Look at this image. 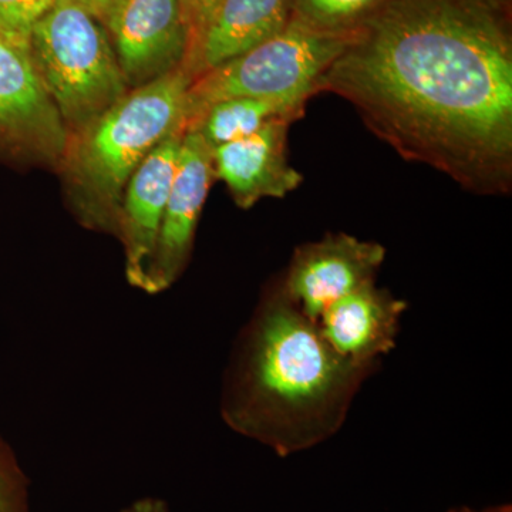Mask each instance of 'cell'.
<instances>
[{
    "instance_id": "obj_1",
    "label": "cell",
    "mask_w": 512,
    "mask_h": 512,
    "mask_svg": "<svg viewBox=\"0 0 512 512\" xmlns=\"http://www.w3.org/2000/svg\"><path fill=\"white\" fill-rule=\"evenodd\" d=\"M507 0H389L326 70L407 161L464 190L512 188V37Z\"/></svg>"
},
{
    "instance_id": "obj_2",
    "label": "cell",
    "mask_w": 512,
    "mask_h": 512,
    "mask_svg": "<svg viewBox=\"0 0 512 512\" xmlns=\"http://www.w3.org/2000/svg\"><path fill=\"white\" fill-rule=\"evenodd\" d=\"M373 367L339 356L276 282L235 340L221 416L235 433L282 456L305 450L345 423Z\"/></svg>"
},
{
    "instance_id": "obj_3",
    "label": "cell",
    "mask_w": 512,
    "mask_h": 512,
    "mask_svg": "<svg viewBox=\"0 0 512 512\" xmlns=\"http://www.w3.org/2000/svg\"><path fill=\"white\" fill-rule=\"evenodd\" d=\"M192 80L183 69L128 90L100 117L69 137L60 170L70 207L83 227L119 234L128 180L168 136L185 133Z\"/></svg>"
},
{
    "instance_id": "obj_4",
    "label": "cell",
    "mask_w": 512,
    "mask_h": 512,
    "mask_svg": "<svg viewBox=\"0 0 512 512\" xmlns=\"http://www.w3.org/2000/svg\"><path fill=\"white\" fill-rule=\"evenodd\" d=\"M29 46L69 137L128 93L106 28L76 0H56L33 28Z\"/></svg>"
},
{
    "instance_id": "obj_5",
    "label": "cell",
    "mask_w": 512,
    "mask_h": 512,
    "mask_svg": "<svg viewBox=\"0 0 512 512\" xmlns=\"http://www.w3.org/2000/svg\"><path fill=\"white\" fill-rule=\"evenodd\" d=\"M355 36L322 32L291 19L278 35L192 80L185 101V130L211 104L235 97L305 107L319 93L323 74Z\"/></svg>"
},
{
    "instance_id": "obj_6",
    "label": "cell",
    "mask_w": 512,
    "mask_h": 512,
    "mask_svg": "<svg viewBox=\"0 0 512 512\" xmlns=\"http://www.w3.org/2000/svg\"><path fill=\"white\" fill-rule=\"evenodd\" d=\"M69 133L47 94L30 46L0 33V148L60 167Z\"/></svg>"
},
{
    "instance_id": "obj_7",
    "label": "cell",
    "mask_w": 512,
    "mask_h": 512,
    "mask_svg": "<svg viewBox=\"0 0 512 512\" xmlns=\"http://www.w3.org/2000/svg\"><path fill=\"white\" fill-rule=\"evenodd\" d=\"M103 25L128 90L183 69L191 35L180 0H120Z\"/></svg>"
},
{
    "instance_id": "obj_8",
    "label": "cell",
    "mask_w": 512,
    "mask_h": 512,
    "mask_svg": "<svg viewBox=\"0 0 512 512\" xmlns=\"http://www.w3.org/2000/svg\"><path fill=\"white\" fill-rule=\"evenodd\" d=\"M384 258L386 249L377 242L329 234L296 248L279 282L293 305L316 323L340 298L375 282Z\"/></svg>"
},
{
    "instance_id": "obj_9",
    "label": "cell",
    "mask_w": 512,
    "mask_h": 512,
    "mask_svg": "<svg viewBox=\"0 0 512 512\" xmlns=\"http://www.w3.org/2000/svg\"><path fill=\"white\" fill-rule=\"evenodd\" d=\"M214 180L211 148L200 134L185 131L144 292L156 295L167 291L183 275L190 262L202 208Z\"/></svg>"
},
{
    "instance_id": "obj_10",
    "label": "cell",
    "mask_w": 512,
    "mask_h": 512,
    "mask_svg": "<svg viewBox=\"0 0 512 512\" xmlns=\"http://www.w3.org/2000/svg\"><path fill=\"white\" fill-rule=\"evenodd\" d=\"M185 133L164 138L134 171L121 200L119 234L128 284L144 291Z\"/></svg>"
},
{
    "instance_id": "obj_11",
    "label": "cell",
    "mask_w": 512,
    "mask_h": 512,
    "mask_svg": "<svg viewBox=\"0 0 512 512\" xmlns=\"http://www.w3.org/2000/svg\"><path fill=\"white\" fill-rule=\"evenodd\" d=\"M293 121H269L251 136L211 150L215 180L227 185L232 200L242 210L265 198H284L303 183V175L288 158Z\"/></svg>"
},
{
    "instance_id": "obj_12",
    "label": "cell",
    "mask_w": 512,
    "mask_h": 512,
    "mask_svg": "<svg viewBox=\"0 0 512 512\" xmlns=\"http://www.w3.org/2000/svg\"><path fill=\"white\" fill-rule=\"evenodd\" d=\"M406 302L375 282L330 305L316 322L320 335L343 359L375 366L377 357L394 348Z\"/></svg>"
},
{
    "instance_id": "obj_13",
    "label": "cell",
    "mask_w": 512,
    "mask_h": 512,
    "mask_svg": "<svg viewBox=\"0 0 512 512\" xmlns=\"http://www.w3.org/2000/svg\"><path fill=\"white\" fill-rule=\"evenodd\" d=\"M292 19V0H221L195 37L183 70L191 80L278 35Z\"/></svg>"
},
{
    "instance_id": "obj_14",
    "label": "cell",
    "mask_w": 512,
    "mask_h": 512,
    "mask_svg": "<svg viewBox=\"0 0 512 512\" xmlns=\"http://www.w3.org/2000/svg\"><path fill=\"white\" fill-rule=\"evenodd\" d=\"M305 107L284 101L235 97L218 101L207 107L200 116L188 124L187 130L200 134L211 150L241 140L261 130L276 119L299 120Z\"/></svg>"
},
{
    "instance_id": "obj_15",
    "label": "cell",
    "mask_w": 512,
    "mask_h": 512,
    "mask_svg": "<svg viewBox=\"0 0 512 512\" xmlns=\"http://www.w3.org/2000/svg\"><path fill=\"white\" fill-rule=\"evenodd\" d=\"M389 0H292V19L322 32L356 35Z\"/></svg>"
},
{
    "instance_id": "obj_16",
    "label": "cell",
    "mask_w": 512,
    "mask_h": 512,
    "mask_svg": "<svg viewBox=\"0 0 512 512\" xmlns=\"http://www.w3.org/2000/svg\"><path fill=\"white\" fill-rule=\"evenodd\" d=\"M56 0H0V33L29 45L30 35Z\"/></svg>"
},
{
    "instance_id": "obj_17",
    "label": "cell",
    "mask_w": 512,
    "mask_h": 512,
    "mask_svg": "<svg viewBox=\"0 0 512 512\" xmlns=\"http://www.w3.org/2000/svg\"><path fill=\"white\" fill-rule=\"evenodd\" d=\"M0 512H26V478L12 448L0 436Z\"/></svg>"
},
{
    "instance_id": "obj_18",
    "label": "cell",
    "mask_w": 512,
    "mask_h": 512,
    "mask_svg": "<svg viewBox=\"0 0 512 512\" xmlns=\"http://www.w3.org/2000/svg\"><path fill=\"white\" fill-rule=\"evenodd\" d=\"M220 2L221 0H180L184 18L190 28V47Z\"/></svg>"
},
{
    "instance_id": "obj_19",
    "label": "cell",
    "mask_w": 512,
    "mask_h": 512,
    "mask_svg": "<svg viewBox=\"0 0 512 512\" xmlns=\"http://www.w3.org/2000/svg\"><path fill=\"white\" fill-rule=\"evenodd\" d=\"M121 512H168V508L163 500L143 498V500H138L136 503L128 505Z\"/></svg>"
}]
</instances>
